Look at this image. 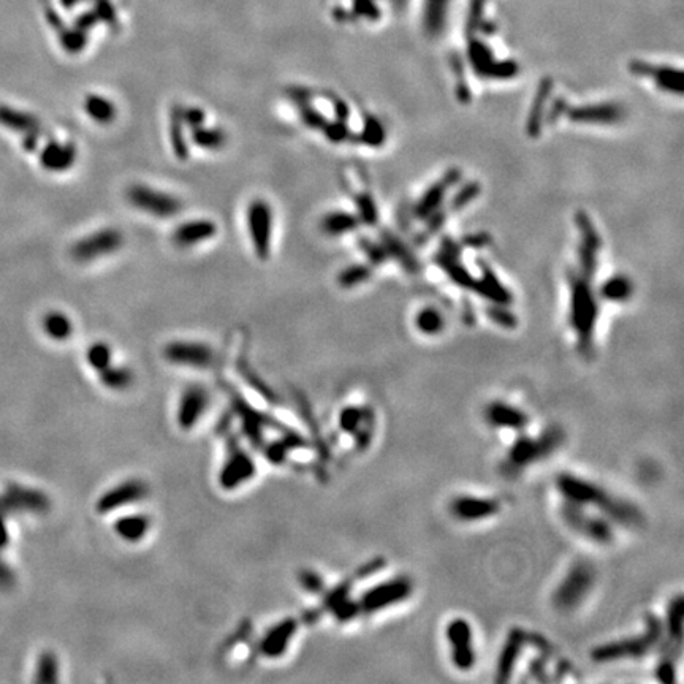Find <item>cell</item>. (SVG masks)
<instances>
[{"label":"cell","mask_w":684,"mask_h":684,"mask_svg":"<svg viewBox=\"0 0 684 684\" xmlns=\"http://www.w3.org/2000/svg\"><path fill=\"white\" fill-rule=\"evenodd\" d=\"M556 488L564 502L586 507L607 517L613 524L638 526L643 523V515L635 504L622 497H616L594 481L575 474H559Z\"/></svg>","instance_id":"obj_1"},{"label":"cell","mask_w":684,"mask_h":684,"mask_svg":"<svg viewBox=\"0 0 684 684\" xmlns=\"http://www.w3.org/2000/svg\"><path fill=\"white\" fill-rule=\"evenodd\" d=\"M664 640V622L656 615H648L644 619V631L635 637H624L619 640L599 644L592 649L594 662L607 664L618 660L640 659L659 649Z\"/></svg>","instance_id":"obj_2"},{"label":"cell","mask_w":684,"mask_h":684,"mask_svg":"<svg viewBox=\"0 0 684 684\" xmlns=\"http://www.w3.org/2000/svg\"><path fill=\"white\" fill-rule=\"evenodd\" d=\"M564 442L563 429L554 426L543 431L540 436L521 434L513 445L507 450V455L501 464L504 475H517L521 470L537 464L552 456Z\"/></svg>","instance_id":"obj_3"},{"label":"cell","mask_w":684,"mask_h":684,"mask_svg":"<svg viewBox=\"0 0 684 684\" xmlns=\"http://www.w3.org/2000/svg\"><path fill=\"white\" fill-rule=\"evenodd\" d=\"M596 586V570L586 561L572 564L567 574L553 591V607L559 613H574L579 610Z\"/></svg>","instance_id":"obj_4"},{"label":"cell","mask_w":684,"mask_h":684,"mask_svg":"<svg viewBox=\"0 0 684 684\" xmlns=\"http://www.w3.org/2000/svg\"><path fill=\"white\" fill-rule=\"evenodd\" d=\"M564 523L576 534L597 545H608L615 539V524L607 517L590 508L564 502L561 508Z\"/></svg>","instance_id":"obj_5"},{"label":"cell","mask_w":684,"mask_h":684,"mask_svg":"<svg viewBox=\"0 0 684 684\" xmlns=\"http://www.w3.org/2000/svg\"><path fill=\"white\" fill-rule=\"evenodd\" d=\"M413 592V581L407 575H396L393 579L377 583L363 594L360 612L374 615L406 602Z\"/></svg>","instance_id":"obj_6"},{"label":"cell","mask_w":684,"mask_h":684,"mask_svg":"<svg viewBox=\"0 0 684 684\" xmlns=\"http://www.w3.org/2000/svg\"><path fill=\"white\" fill-rule=\"evenodd\" d=\"M445 638L450 644L452 664L458 670H472L477 664L472 624L466 618H453L445 627Z\"/></svg>","instance_id":"obj_7"},{"label":"cell","mask_w":684,"mask_h":684,"mask_svg":"<svg viewBox=\"0 0 684 684\" xmlns=\"http://www.w3.org/2000/svg\"><path fill=\"white\" fill-rule=\"evenodd\" d=\"M127 198L137 210H142L160 219L173 217L182 207L181 201L176 197L165 192H159V190L144 186V184H133V186L128 187Z\"/></svg>","instance_id":"obj_8"},{"label":"cell","mask_w":684,"mask_h":684,"mask_svg":"<svg viewBox=\"0 0 684 684\" xmlns=\"http://www.w3.org/2000/svg\"><path fill=\"white\" fill-rule=\"evenodd\" d=\"M122 244H124V237L119 230H99L73 244L70 254L76 262H92L100 257L113 254L122 248Z\"/></svg>","instance_id":"obj_9"},{"label":"cell","mask_w":684,"mask_h":684,"mask_svg":"<svg viewBox=\"0 0 684 684\" xmlns=\"http://www.w3.org/2000/svg\"><path fill=\"white\" fill-rule=\"evenodd\" d=\"M248 227L252 246L260 259H268L271 249L273 211L268 201L257 198L248 207Z\"/></svg>","instance_id":"obj_10"},{"label":"cell","mask_w":684,"mask_h":684,"mask_svg":"<svg viewBox=\"0 0 684 684\" xmlns=\"http://www.w3.org/2000/svg\"><path fill=\"white\" fill-rule=\"evenodd\" d=\"M501 502L495 497L463 495L452 499L448 510H450L452 517L456 521H461V523H479V521L496 517L501 512Z\"/></svg>","instance_id":"obj_11"},{"label":"cell","mask_w":684,"mask_h":684,"mask_svg":"<svg viewBox=\"0 0 684 684\" xmlns=\"http://www.w3.org/2000/svg\"><path fill=\"white\" fill-rule=\"evenodd\" d=\"M484 418L493 429H507L517 431V433H524L531 423V417L523 409L501 400L488 402L484 411Z\"/></svg>","instance_id":"obj_12"},{"label":"cell","mask_w":684,"mask_h":684,"mask_svg":"<svg viewBox=\"0 0 684 684\" xmlns=\"http://www.w3.org/2000/svg\"><path fill=\"white\" fill-rule=\"evenodd\" d=\"M529 633L524 632L523 629H512L508 632L507 640L504 643V647L501 649V654H499V660L496 665V681L497 683H506L512 678L515 667L520 659V654L523 651L524 644L528 643Z\"/></svg>","instance_id":"obj_13"},{"label":"cell","mask_w":684,"mask_h":684,"mask_svg":"<svg viewBox=\"0 0 684 684\" xmlns=\"http://www.w3.org/2000/svg\"><path fill=\"white\" fill-rule=\"evenodd\" d=\"M341 428L345 433L355 434L358 444L366 448L374 434V413L371 409L347 407L341 412Z\"/></svg>","instance_id":"obj_14"},{"label":"cell","mask_w":684,"mask_h":684,"mask_svg":"<svg viewBox=\"0 0 684 684\" xmlns=\"http://www.w3.org/2000/svg\"><path fill=\"white\" fill-rule=\"evenodd\" d=\"M217 233V225L210 219H195V221H187L179 225L173 232V243L178 248H192L200 243H205Z\"/></svg>","instance_id":"obj_15"},{"label":"cell","mask_w":684,"mask_h":684,"mask_svg":"<svg viewBox=\"0 0 684 684\" xmlns=\"http://www.w3.org/2000/svg\"><path fill=\"white\" fill-rule=\"evenodd\" d=\"M48 506L46 497L42 493L27 490L18 485H10L5 496L0 497V512H13V510H42Z\"/></svg>","instance_id":"obj_16"},{"label":"cell","mask_w":684,"mask_h":684,"mask_svg":"<svg viewBox=\"0 0 684 684\" xmlns=\"http://www.w3.org/2000/svg\"><path fill=\"white\" fill-rule=\"evenodd\" d=\"M76 148L71 143L49 142L40 151V165L46 171L64 173L75 165Z\"/></svg>","instance_id":"obj_17"},{"label":"cell","mask_w":684,"mask_h":684,"mask_svg":"<svg viewBox=\"0 0 684 684\" xmlns=\"http://www.w3.org/2000/svg\"><path fill=\"white\" fill-rule=\"evenodd\" d=\"M0 126L10 132L21 133L22 137L27 133L42 132L40 121L35 116L8 105H0Z\"/></svg>","instance_id":"obj_18"},{"label":"cell","mask_w":684,"mask_h":684,"mask_svg":"<svg viewBox=\"0 0 684 684\" xmlns=\"http://www.w3.org/2000/svg\"><path fill=\"white\" fill-rule=\"evenodd\" d=\"M165 355L168 360L175 363L195 364V366H206L212 360V352L210 350V347L201 344H184V342L168 345L165 349Z\"/></svg>","instance_id":"obj_19"},{"label":"cell","mask_w":684,"mask_h":684,"mask_svg":"<svg viewBox=\"0 0 684 684\" xmlns=\"http://www.w3.org/2000/svg\"><path fill=\"white\" fill-rule=\"evenodd\" d=\"M84 111L99 124H110L116 117V105L110 99L99 94H91L84 99Z\"/></svg>","instance_id":"obj_20"},{"label":"cell","mask_w":684,"mask_h":684,"mask_svg":"<svg viewBox=\"0 0 684 684\" xmlns=\"http://www.w3.org/2000/svg\"><path fill=\"white\" fill-rule=\"evenodd\" d=\"M450 2L452 0H425V29L429 33H439L444 29Z\"/></svg>","instance_id":"obj_21"},{"label":"cell","mask_w":684,"mask_h":684,"mask_svg":"<svg viewBox=\"0 0 684 684\" xmlns=\"http://www.w3.org/2000/svg\"><path fill=\"white\" fill-rule=\"evenodd\" d=\"M43 332L54 341H64L73 333V325L64 312L51 311L43 317Z\"/></svg>","instance_id":"obj_22"},{"label":"cell","mask_w":684,"mask_h":684,"mask_svg":"<svg viewBox=\"0 0 684 684\" xmlns=\"http://www.w3.org/2000/svg\"><path fill=\"white\" fill-rule=\"evenodd\" d=\"M143 495V486L138 484H127L117 488V490L111 491L108 496H106L100 506L103 507V510L113 508L114 506H119L122 502H130L135 501V499L142 497Z\"/></svg>","instance_id":"obj_23"},{"label":"cell","mask_w":684,"mask_h":684,"mask_svg":"<svg viewBox=\"0 0 684 684\" xmlns=\"http://www.w3.org/2000/svg\"><path fill=\"white\" fill-rule=\"evenodd\" d=\"M205 406V395L201 390H192L187 391L186 400L182 402L181 413H179V418H181L182 425H192L195 420H197L198 413L203 411Z\"/></svg>","instance_id":"obj_24"},{"label":"cell","mask_w":684,"mask_h":684,"mask_svg":"<svg viewBox=\"0 0 684 684\" xmlns=\"http://www.w3.org/2000/svg\"><path fill=\"white\" fill-rule=\"evenodd\" d=\"M194 143L205 149H219L227 142L225 133L219 128H205L203 126L195 127L192 133Z\"/></svg>","instance_id":"obj_25"},{"label":"cell","mask_w":684,"mask_h":684,"mask_svg":"<svg viewBox=\"0 0 684 684\" xmlns=\"http://www.w3.org/2000/svg\"><path fill=\"white\" fill-rule=\"evenodd\" d=\"M355 227V217L345 212H332L322 221V228L328 234H344Z\"/></svg>","instance_id":"obj_26"},{"label":"cell","mask_w":684,"mask_h":684,"mask_svg":"<svg viewBox=\"0 0 684 684\" xmlns=\"http://www.w3.org/2000/svg\"><path fill=\"white\" fill-rule=\"evenodd\" d=\"M181 106H175L171 110V144L173 149H175V154L179 159H186L187 157V149L186 144H184L182 138V116H181Z\"/></svg>","instance_id":"obj_27"},{"label":"cell","mask_w":684,"mask_h":684,"mask_svg":"<svg viewBox=\"0 0 684 684\" xmlns=\"http://www.w3.org/2000/svg\"><path fill=\"white\" fill-rule=\"evenodd\" d=\"M442 327H444V320H442L441 314L436 312L434 309H426L418 314L417 328L420 333L426 336H434L442 332Z\"/></svg>","instance_id":"obj_28"},{"label":"cell","mask_w":684,"mask_h":684,"mask_svg":"<svg viewBox=\"0 0 684 684\" xmlns=\"http://www.w3.org/2000/svg\"><path fill=\"white\" fill-rule=\"evenodd\" d=\"M146 526H148V521L142 517H130L124 521H121L117 524V529H119V534L126 539H138V537L143 536V532L146 531Z\"/></svg>","instance_id":"obj_29"},{"label":"cell","mask_w":684,"mask_h":684,"mask_svg":"<svg viewBox=\"0 0 684 684\" xmlns=\"http://www.w3.org/2000/svg\"><path fill=\"white\" fill-rule=\"evenodd\" d=\"M87 360L92 364L95 369H105L108 368L110 360H111V352L110 347L106 344H95L91 347V350L87 352Z\"/></svg>","instance_id":"obj_30"},{"label":"cell","mask_w":684,"mask_h":684,"mask_svg":"<svg viewBox=\"0 0 684 684\" xmlns=\"http://www.w3.org/2000/svg\"><path fill=\"white\" fill-rule=\"evenodd\" d=\"M55 674H58V667H55V659L53 654H43L38 662L37 680L38 681H54Z\"/></svg>","instance_id":"obj_31"},{"label":"cell","mask_w":684,"mask_h":684,"mask_svg":"<svg viewBox=\"0 0 684 684\" xmlns=\"http://www.w3.org/2000/svg\"><path fill=\"white\" fill-rule=\"evenodd\" d=\"M300 117L307 127L314 128V130H323L325 126H327L325 117L320 116V113H317L316 110H312L311 106H307L306 103L300 105Z\"/></svg>","instance_id":"obj_32"},{"label":"cell","mask_w":684,"mask_h":684,"mask_svg":"<svg viewBox=\"0 0 684 684\" xmlns=\"http://www.w3.org/2000/svg\"><path fill=\"white\" fill-rule=\"evenodd\" d=\"M130 380V375L128 371L124 369H108L105 368V375H103V382L108 384L110 386H114V388H121V386H126Z\"/></svg>","instance_id":"obj_33"},{"label":"cell","mask_w":684,"mask_h":684,"mask_svg":"<svg viewBox=\"0 0 684 684\" xmlns=\"http://www.w3.org/2000/svg\"><path fill=\"white\" fill-rule=\"evenodd\" d=\"M662 660H660L659 665H658V669H656V678H658L659 681H662V683H674L675 681V662L676 660L674 659H665V658H660Z\"/></svg>","instance_id":"obj_34"},{"label":"cell","mask_w":684,"mask_h":684,"mask_svg":"<svg viewBox=\"0 0 684 684\" xmlns=\"http://www.w3.org/2000/svg\"><path fill=\"white\" fill-rule=\"evenodd\" d=\"M181 116H182L184 124H187L192 128L205 124V117H206L205 111H201L200 108H195V106H190V108H182Z\"/></svg>","instance_id":"obj_35"},{"label":"cell","mask_w":684,"mask_h":684,"mask_svg":"<svg viewBox=\"0 0 684 684\" xmlns=\"http://www.w3.org/2000/svg\"><path fill=\"white\" fill-rule=\"evenodd\" d=\"M8 540H10V536H8L7 523H5L3 513L0 512V549H3L5 547H7Z\"/></svg>","instance_id":"obj_36"},{"label":"cell","mask_w":684,"mask_h":684,"mask_svg":"<svg viewBox=\"0 0 684 684\" xmlns=\"http://www.w3.org/2000/svg\"><path fill=\"white\" fill-rule=\"evenodd\" d=\"M11 581H13V576H11L10 569L7 567V565H3L2 563H0V588L10 586Z\"/></svg>","instance_id":"obj_37"}]
</instances>
